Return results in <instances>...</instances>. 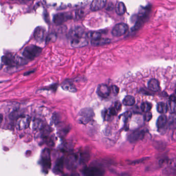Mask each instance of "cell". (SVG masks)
I'll list each match as a JSON object with an SVG mask.
<instances>
[{
    "label": "cell",
    "mask_w": 176,
    "mask_h": 176,
    "mask_svg": "<svg viewBox=\"0 0 176 176\" xmlns=\"http://www.w3.org/2000/svg\"><path fill=\"white\" fill-rule=\"evenodd\" d=\"M41 51V48L34 45H31L25 48L23 52V55L26 59H33L38 56Z\"/></svg>",
    "instance_id": "cell-1"
},
{
    "label": "cell",
    "mask_w": 176,
    "mask_h": 176,
    "mask_svg": "<svg viewBox=\"0 0 176 176\" xmlns=\"http://www.w3.org/2000/svg\"><path fill=\"white\" fill-rule=\"evenodd\" d=\"M94 116V112L91 108H85L79 113L78 121L80 123L86 124L92 120Z\"/></svg>",
    "instance_id": "cell-2"
},
{
    "label": "cell",
    "mask_w": 176,
    "mask_h": 176,
    "mask_svg": "<svg viewBox=\"0 0 176 176\" xmlns=\"http://www.w3.org/2000/svg\"><path fill=\"white\" fill-rule=\"evenodd\" d=\"M163 173L166 176L176 174V158L169 159L166 166L163 168Z\"/></svg>",
    "instance_id": "cell-3"
},
{
    "label": "cell",
    "mask_w": 176,
    "mask_h": 176,
    "mask_svg": "<svg viewBox=\"0 0 176 176\" xmlns=\"http://www.w3.org/2000/svg\"><path fill=\"white\" fill-rule=\"evenodd\" d=\"M128 30V26L126 24L121 23L116 24L112 31V34L115 37H121L125 35Z\"/></svg>",
    "instance_id": "cell-4"
},
{
    "label": "cell",
    "mask_w": 176,
    "mask_h": 176,
    "mask_svg": "<svg viewBox=\"0 0 176 176\" xmlns=\"http://www.w3.org/2000/svg\"><path fill=\"white\" fill-rule=\"evenodd\" d=\"M86 176H103L105 174L104 170L97 167H88L83 171Z\"/></svg>",
    "instance_id": "cell-5"
},
{
    "label": "cell",
    "mask_w": 176,
    "mask_h": 176,
    "mask_svg": "<svg viewBox=\"0 0 176 176\" xmlns=\"http://www.w3.org/2000/svg\"><path fill=\"white\" fill-rule=\"evenodd\" d=\"M31 122V118L28 115L20 116L17 121L16 127L18 130H23L29 126Z\"/></svg>",
    "instance_id": "cell-6"
},
{
    "label": "cell",
    "mask_w": 176,
    "mask_h": 176,
    "mask_svg": "<svg viewBox=\"0 0 176 176\" xmlns=\"http://www.w3.org/2000/svg\"><path fill=\"white\" fill-rule=\"evenodd\" d=\"M145 134V132L144 130H135L132 132L128 136V141L130 143H135L138 141L142 140Z\"/></svg>",
    "instance_id": "cell-7"
},
{
    "label": "cell",
    "mask_w": 176,
    "mask_h": 176,
    "mask_svg": "<svg viewBox=\"0 0 176 176\" xmlns=\"http://www.w3.org/2000/svg\"><path fill=\"white\" fill-rule=\"evenodd\" d=\"M71 18L70 14L68 13H58L55 15L53 18L54 23L57 25L63 24Z\"/></svg>",
    "instance_id": "cell-8"
},
{
    "label": "cell",
    "mask_w": 176,
    "mask_h": 176,
    "mask_svg": "<svg viewBox=\"0 0 176 176\" xmlns=\"http://www.w3.org/2000/svg\"><path fill=\"white\" fill-rule=\"evenodd\" d=\"M84 34V29L80 26H76L71 29L68 32V36L72 40L83 37Z\"/></svg>",
    "instance_id": "cell-9"
},
{
    "label": "cell",
    "mask_w": 176,
    "mask_h": 176,
    "mask_svg": "<svg viewBox=\"0 0 176 176\" xmlns=\"http://www.w3.org/2000/svg\"><path fill=\"white\" fill-rule=\"evenodd\" d=\"M42 162L43 168L45 169L48 170L50 169L51 165V161L50 157V151L48 149H46L43 151V156L42 157Z\"/></svg>",
    "instance_id": "cell-10"
},
{
    "label": "cell",
    "mask_w": 176,
    "mask_h": 176,
    "mask_svg": "<svg viewBox=\"0 0 176 176\" xmlns=\"http://www.w3.org/2000/svg\"><path fill=\"white\" fill-rule=\"evenodd\" d=\"M88 44L87 37H81L80 38H76L72 39L71 42V45L73 48H81L86 46Z\"/></svg>",
    "instance_id": "cell-11"
},
{
    "label": "cell",
    "mask_w": 176,
    "mask_h": 176,
    "mask_svg": "<svg viewBox=\"0 0 176 176\" xmlns=\"http://www.w3.org/2000/svg\"><path fill=\"white\" fill-rule=\"evenodd\" d=\"M111 92L110 88L104 84L99 85L97 89V93L98 95L103 98H108Z\"/></svg>",
    "instance_id": "cell-12"
},
{
    "label": "cell",
    "mask_w": 176,
    "mask_h": 176,
    "mask_svg": "<svg viewBox=\"0 0 176 176\" xmlns=\"http://www.w3.org/2000/svg\"><path fill=\"white\" fill-rule=\"evenodd\" d=\"M106 3L107 0H93L91 4V9L92 11L101 10L106 6Z\"/></svg>",
    "instance_id": "cell-13"
},
{
    "label": "cell",
    "mask_w": 176,
    "mask_h": 176,
    "mask_svg": "<svg viewBox=\"0 0 176 176\" xmlns=\"http://www.w3.org/2000/svg\"><path fill=\"white\" fill-rule=\"evenodd\" d=\"M149 89L154 92H157L160 90V86L159 81L156 79H151L148 83Z\"/></svg>",
    "instance_id": "cell-14"
},
{
    "label": "cell",
    "mask_w": 176,
    "mask_h": 176,
    "mask_svg": "<svg viewBox=\"0 0 176 176\" xmlns=\"http://www.w3.org/2000/svg\"><path fill=\"white\" fill-rule=\"evenodd\" d=\"M45 31L43 28H37L34 32V38L38 42L43 40L45 37Z\"/></svg>",
    "instance_id": "cell-15"
},
{
    "label": "cell",
    "mask_w": 176,
    "mask_h": 176,
    "mask_svg": "<svg viewBox=\"0 0 176 176\" xmlns=\"http://www.w3.org/2000/svg\"><path fill=\"white\" fill-rule=\"evenodd\" d=\"M168 123V118L166 115H161L158 118L157 121L156 123V125L159 130H161L166 126Z\"/></svg>",
    "instance_id": "cell-16"
},
{
    "label": "cell",
    "mask_w": 176,
    "mask_h": 176,
    "mask_svg": "<svg viewBox=\"0 0 176 176\" xmlns=\"http://www.w3.org/2000/svg\"><path fill=\"white\" fill-rule=\"evenodd\" d=\"M167 124L168 128L170 130L176 129V113H171V115L169 116Z\"/></svg>",
    "instance_id": "cell-17"
},
{
    "label": "cell",
    "mask_w": 176,
    "mask_h": 176,
    "mask_svg": "<svg viewBox=\"0 0 176 176\" xmlns=\"http://www.w3.org/2000/svg\"><path fill=\"white\" fill-rule=\"evenodd\" d=\"M110 40L108 38H99L91 41V44L93 46H101L110 43Z\"/></svg>",
    "instance_id": "cell-18"
},
{
    "label": "cell",
    "mask_w": 176,
    "mask_h": 176,
    "mask_svg": "<svg viewBox=\"0 0 176 176\" xmlns=\"http://www.w3.org/2000/svg\"><path fill=\"white\" fill-rule=\"evenodd\" d=\"M61 87L64 90L68 91L70 92L74 93L76 92L77 91L76 88L75 86H74L73 84L68 81L64 82L62 85Z\"/></svg>",
    "instance_id": "cell-19"
},
{
    "label": "cell",
    "mask_w": 176,
    "mask_h": 176,
    "mask_svg": "<svg viewBox=\"0 0 176 176\" xmlns=\"http://www.w3.org/2000/svg\"><path fill=\"white\" fill-rule=\"evenodd\" d=\"M15 57L12 55H7L3 57L2 61L5 65H13L15 64Z\"/></svg>",
    "instance_id": "cell-20"
},
{
    "label": "cell",
    "mask_w": 176,
    "mask_h": 176,
    "mask_svg": "<svg viewBox=\"0 0 176 176\" xmlns=\"http://www.w3.org/2000/svg\"><path fill=\"white\" fill-rule=\"evenodd\" d=\"M157 110L159 113L164 114L168 112V105L163 102H160L157 106Z\"/></svg>",
    "instance_id": "cell-21"
},
{
    "label": "cell",
    "mask_w": 176,
    "mask_h": 176,
    "mask_svg": "<svg viewBox=\"0 0 176 176\" xmlns=\"http://www.w3.org/2000/svg\"><path fill=\"white\" fill-rule=\"evenodd\" d=\"M135 98L132 96L128 95L126 96L123 101V104L125 106H131L135 104Z\"/></svg>",
    "instance_id": "cell-22"
},
{
    "label": "cell",
    "mask_w": 176,
    "mask_h": 176,
    "mask_svg": "<svg viewBox=\"0 0 176 176\" xmlns=\"http://www.w3.org/2000/svg\"><path fill=\"white\" fill-rule=\"evenodd\" d=\"M116 12L118 15H123L126 12V7L124 3L120 2L116 5Z\"/></svg>",
    "instance_id": "cell-23"
},
{
    "label": "cell",
    "mask_w": 176,
    "mask_h": 176,
    "mask_svg": "<svg viewBox=\"0 0 176 176\" xmlns=\"http://www.w3.org/2000/svg\"><path fill=\"white\" fill-rule=\"evenodd\" d=\"M63 168V160L62 158H60L57 161L55 165L54 170L56 173H60L62 171Z\"/></svg>",
    "instance_id": "cell-24"
},
{
    "label": "cell",
    "mask_w": 176,
    "mask_h": 176,
    "mask_svg": "<svg viewBox=\"0 0 176 176\" xmlns=\"http://www.w3.org/2000/svg\"><path fill=\"white\" fill-rule=\"evenodd\" d=\"M87 38H88L89 39L92 40L98 39L99 38H101V33L97 32H91L88 33L86 35Z\"/></svg>",
    "instance_id": "cell-25"
},
{
    "label": "cell",
    "mask_w": 176,
    "mask_h": 176,
    "mask_svg": "<svg viewBox=\"0 0 176 176\" xmlns=\"http://www.w3.org/2000/svg\"><path fill=\"white\" fill-rule=\"evenodd\" d=\"M141 108L142 111L144 112H145V113L151 111V108H152V105L147 101L143 102L141 106Z\"/></svg>",
    "instance_id": "cell-26"
},
{
    "label": "cell",
    "mask_w": 176,
    "mask_h": 176,
    "mask_svg": "<svg viewBox=\"0 0 176 176\" xmlns=\"http://www.w3.org/2000/svg\"><path fill=\"white\" fill-rule=\"evenodd\" d=\"M43 128V122L41 121V120H34L33 122V129L35 130H41Z\"/></svg>",
    "instance_id": "cell-27"
},
{
    "label": "cell",
    "mask_w": 176,
    "mask_h": 176,
    "mask_svg": "<svg viewBox=\"0 0 176 176\" xmlns=\"http://www.w3.org/2000/svg\"><path fill=\"white\" fill-rule=\"evenodd\" d=\"M28 62L25 59L21 57H15V65H22L26 64Z\"/></svg>",
    "instance_id": "cell-28"
},
{
    "label": "cell",
    "mask_w": 176,
    "mask_h": 176,
    "mask_svg": "<svg viewBox=\"0 0 176 176\" xmlns=\"http://www.w3.org/2000/svg\"><path fill=\"white\" fill-rule=\"evenodd\" d=\"M168 107V109H169L171 113H176V102L170 101Z\"/></svg>",
    "instance_id": "cell-29"
},
{
    "label": "cell",
    "mask_w": 176,
    "mask_h": 176,
    "mask_svg": "<svg viewBox=\"0 0 176 176\" xmlns=\"http://www.w3.org/2000/svg\"><path fill=\"white\" fill-rule=\"evenodd\" d=\"M150 158L149 157H144L142 158L141 159H138V160H135L134 161H132L131 162V164H138L140 163H142L145 162V161H147V160H148Z\"/></svg>",
    "instance_id": "cell-30"
},
{
    "label": "cell",
    "mask_w": 176,
    "mask_h": 176,
    "mask_svg": "<svg viewBox=\"0 0 176 176\" xmlns=\"http://www.w3.org/2000/svg\"><path fill=\"white\" fill-rule=\"evenodd\" d=\"M18 108H19V105L17 104V103L12 104V105H10L9 107V110L12 111V112L14 111H16Z\"/></svg>",
    "instance_id": "cell-31"
},
{
    "label": "cell",
    "mask_w": 176,
    "mask_h": 176,
    "mask_svg": "<svg viewBox=\"0 0 176 176\" xmlns=\"http://www.w3.org/2000/svg\"><path fill=\"white\" fill-rule=\"evenodd\" d=\"M152 113L151 112H146L145 115H144V120L146 121H151V119L152 118Z\"/></svg>",
    "instance_id": "cell-32"
},
{
    "label": "cell",
    "mask_w": 176,
    "mask_h": 176,
    "mask_svg": "<svg viewBox=\"0 0 176 176\" xmlns=\"http://www.w3.org/2000/svg\"><path fill=\"white\" fill-rule=\"evenodd\" d=\"M57 36L55 34H50L48 38V42H51V41H55L56 39Z\"/></svg>",
    "instance_id": "cell-33"
},
{
    "label": "cell",
    "mask_w": 176,
    "mask_h": 176,
    "mask_svg": "<svg viewBox=\"0 0 176 176\" xmlns=\"http://www.w3.org/2000/svg\"><path fill=\"white\" fill-rule=\"evenodd\" d=\"M111 89V92L112 91L113 93L115 94H118V92H119V89L118 87H117L116 86H113L112 87V88Z\"/></svg>",
    "instance_id": "cell-34"
},
{
    "label": "cell",
    "mask_w": 176,
    "mask_h": 176,
    "mask_svg": "<svg viewBox=\"0 0 176 176\" xmlns=\"http://www.w3.org/2000/svg\"><path fill=\"white\" fill-rule=\"evenodd\" d=\"M115 107L118 111H119L121 109V105L120 104V102H118V101L116 102L115 104Z\"/></svg>",
    "instance_id": "cell-35"
},
{
    "label": "cell",
    "mask_w": 176,
    "mask_h": 176,
    "mask_svg": "<svg viewBox=\"0 0 176 176\" xmlns=\"http://www.w3.org/2000/svg\"><path fill=\"white\" fill-rule=\"evenodd\" d=\"M170 101H175L176 102V96L174 95H171L169 98Z\"/></svg>",
    "instance_id": "cell-36"
},
{
    "label": "cell",
    "mask_w": 176,
    "mask_h": 176,
    "mask_svg": "<svg viewBox=\"0 0 176 176\" xmlns=\"http://www.w3.org/2000/svg\"><path fill=\"white\" fill-rule=\"evenodd\" d=\"M63 176H79L78 174H65V175H64Z\"/></svg>",
    "instance_id": "cell-37"
},
{
    "label": "cell",
    "mask_w": 176,
    "mask_h": 176,
    "mask_svg": "<svg viewBox=\"0 0 176 176\" xmlns=\"http://www.w3.org/2000/svg\"><path fill=\"white\" fill-rule=\"evenodd\" d=\"M3 115H0V125L1 124V123L3 121Z\"/></svg>",
    "instance_id": "cell-38"
},
{
    "label": "cell",
    "mask_w": 176,
    "mask_h": 176,
    "mask_svg": "<svg viewBox=\"0 0 176 176\" xmlns=\"http://www.w3.org/2000/svg\"><path fill=\"white\" fill-rule=\"evenodd\" d=\"M121 176H129L128 174H124L123 175H122Z\"/></svg>",
    "instance_id": "cell-39"
},
{
    "label": "cell",
    "mask_w": 176,
    "mask_h": 176,
    "mask_svg": "<svg viewBox=\"0 0 176 176\" xmlns=\"http://www.w3.org/2000/svg\"><path fill=\"white\" fill-rule=\"evenodd\" d=\"M174 138H176V131L175 132V133H174Z\"/></svg>",
    "instance_id": "cell-40"
},
{
    "label": "cell",
    "mask_w": 176,
    "mask_h": 176,
    "mask_svg": "<svg viewBox=\"0 0 176 176\" xmlns=\"http://www.w3.org/2000/svg\"><path fill=\"white\" fill-rule=\"evenodd\" d=\"M175 94H176V90H175Z\"/></svg>",
    "instance_id": "cell-41"
},
{
    "label": "cell",
    "mask_w": 176,
    "mask_h": 176,
    "mask_svg": "<svg viewBox=\"0 0 176 176\" xmlns=\"http://www.w3.org/2000/svg\"><path fill=\"white\" fill-rule=\"evenodd\" d=\"M25 1H31V0H25Z\"/></svg>",
    "instance_id": "cell-42"
}]
</instances>
